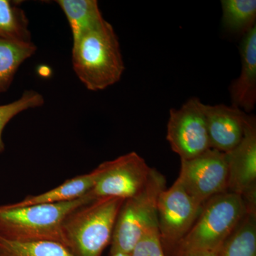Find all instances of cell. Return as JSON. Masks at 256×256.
I'll list each match as a JSON object with an SVG mask.
<instances>
[{
	"label": "cell",
	"mask_w": 256,
	"mask_h": 256,
	"mask_svg": "<svg viewBox=\"0 0 256 256\" xmlns=\"http://www.w3.org/2000/svg\"><path fill=\"white\" fill-rule=\"evenodd\" d=\"M72 62L77 77L90 92L106 90L118 82L126 68L112 25L104 20L74 42Z\"/></svg>",
	"instance_id": "obj_1"
},
{
	"label": "cell",
	"mask_w": 256,
	"mask_h": 256,
	"mask_svg": "<svg viewBox=\"0 0 256 256\" xmlns=\"http://www.w3.org/2000/svg\"><path fill=\"white\" fill-rule=\"evenodd\" d=\"M94 201L86 196L74 201L18 206H0V236L15 242L48 240L66 245L63 225L69 214Z\"/></svg>",
	"instance_id": "obj_2"
},
{
	"label": "cell",
	"mask_w": 256,
	"mask_h": 256,
	"mask_svg": "<svg viewBox=\"0 0 256 256\" xmlns=\"http://www.w3.org/2000/svg\"><path fill=\"white\" fill-rule=\"evenodd\" d=\"M126 200L98 198L79 207L66 218V245L75 256H102L112 242L114 226Z\"/></svg>",
	"instance_id": "obj_3"
},
{
	"label": "cell",
	"mask_w": 256,
	"mask_h": 256,
	"mask_svg": "<svg viewBox=\"0 0 256 256\" xmlns=\"http://www.w3.org/2000/svg\"><path fill=\"white\" fill-rule=\"evenodd\" d=\"M254 208L256 206L249 205L245 198L232 192L212 197L204 204L200 216L174 256L220 248L248 212Z\"/></svg>",
	"instance_id": "obj_4"
},
{
	"label": "cell",
	"mask_w": 256,
	"mask_h": 256,
	"mask_svg": "<svg viewBox=\"0 0 256 256\" xmlns=\"http://www.w3.org/2000/svg\"><path fill=\"white\" fill-rule=\"evenodd\" d=\"M166 183L164 175L152 169L144 188L134 196L124 200L114 226L110 256L118 252L130 255L144 235L159 230L158 200L162 192L166 190Z\"/></svg>",
	"instance_id": "obj_5"
},
{
	"label": "cell",
	"mask_w": 256,
	"mask_h": 256,
	"mask_svg": "<svg viewBox=\"0 0 256 256\" xmlns=\"http://www.w3.org/2000/svg\"><path fill=\"white\" fill-rule=\"evenodd\" d=\"M203 206L186 192L178 178L169 190L162 192L158 204V229L166 256H175Z\"/></svg>",
	"instance_id": "obj_6"
},
{
	"label": "cell",
	"mask_w": 256,
	"mask_h": 256,
	"mask_svg": "<svg viewBox=\"0 0 256 256\" xmlns=\"http://www.w3.org/2000/svg\"><path fill=\"white\" fill-rule=\"evenodd\" d=\"M205 108L193 98L180 109L170 110L166 139L181 160H191L212 149Z\"/></svg>",
	"instance_id": "obj_7"
},
{
	"label": "cell",
	"mask_w": 256,
	"mask_h": 256,
	"mask_svg": "<svg viewBox=\"0 0 256 256\" xmlns=\"http://www.w3.org/2000/svg\"><path fill=\"white\" fill-rule=\"evenodd\" d=\"M178 180L197 202L204 205L212 197L228 192L226 154L210 149L191 160H181Z\"/></svg>",
	"instance_id": "obj_8"
},
{
	"label": "cell",
	"mask_w": 256,
	"mask_h": 256,
	"mask_svg": "<svg viewBox=\"0 0 256 256\" xmlns=\"http://www.w3.org/2000/svg\"><path fill=\"white\" fill-rule=\"evenodd\" d=\"M104 164L102 174L88 193L94 200L106 197L127 200L134 196L146 186L152 169L134 152Z\"/></svg>",
	"instance_id": "obj_9"
},
{
	"label": "cell",
	"mask_w": 256,
	"mask_h": 256,
	"mask_svg": "<svg viewBox=\"0 0 256 256\" xmlns=\"http://www.w3.org/2000/svg\"><path fill=\"white\" fill-rule=\"evenodd\" d=\"M226 154L228 192L240 195L249 205L256 206V124L249 116L245 134L238 146Z\"/></svg>",
	"instance_id": "obj_10"
},
{
	"label": "cell",
	"mask_w": 256,
	"mask_h": 256,
	"mask_svg": "<svg viewBox=\"0 0 256 256\" xmlns=\"http://www.w3.org/2000/svg\"><path fill=\"white\" fill-rule=\"evenodd\" d=\"M210 148L228 153L242 142L249 116L234 106L206 105Z\"/></svg>",
	"instance_id": "obj_11"
},
{
	"label": "cell",
	"mask_w": 256,
	"mask_h": 256,
	"mask_svg": "<svg viewBox=\"0 0 256 256\" xmlns=\"http://www.w3.org/2000/svg\"><path fill=\"white\" fill-rule=\"evenodd\" d=\"M242 72L230 87L232 106L246 114L256 104V26L244 34L240 44Z\"/></svg>",
	"instance_id": "obj_12"
},
{
	"label": "cell",
	"mask_w": 256,
	"mask_h": 256,
	"mask_svg": "<svg viewBox=\"0 0 256 256\" xmlns=\"http://www.w3.org/2000/svg\"><path fill=\"white\" fill-rule=\"evenodd\" d=\"M104 170V164L102 163L88 174L70 178L50 191L36 196H28L14 204L25 206L40 204L63 203L79 200L86 196L92 191Z\"/></svg>",
	"instance_id": "obj_13"
},
{
	"label": "cell",
	"mask_w": 256,
	"mask_h": 256,
	"mask_svg": "<svg viewBox=\"0 0 256 256\" xmlns=\"http://www.w3.org/2000/svg\"><path fill=\"white\" fill-rule=\"evenodd\" d=\"M36 50L32 42L25 43L0 38V94L8 92L18 69Z\"/></svg>",
	"instance_id": "obj_14"
},
{
	"label": "cell",
	"mask_w": 256,
	"mask_h": 256,
	"mask_svg": "<svg viewBox=\"0 0 256 256\" xmlns=\"http://www.w3.org/2000/svg\"><path fill=\"white\" fill-rule=\"evenodd\" d=\"M56 2L66 16L73 42L104 20L96 0H58Z\"/></svg>",
	"instance_id": "obj_15"
},
{
	"label": "cell",
	"mask_w": 256,
	"mask_h": 256,
	"mask_svg": "<svg viewBox=\"0 0 256 256\" xmlns=\"http://www.w3.org/2000/svg\"><path fill=\"white\" fill-rule=\"evenodd\" d=\"M218 256H256V208L248 212L224 242Z\"/></svg>",
	"instance_id": "obj_16"
},
{
	"label": "cell",
	"mask_w": 256,
	"mask_h": 256,
	"mask_svg": "<svg viewBox=\"0 0 256 256\" xmlns=\"http://www.w3.org/2000/svg\"><path fill=\"white\" fill-rule=\"evenodd\" d=\"M30 22L18 3L0 0V38L8 41L32 42Z\"/></svg>",
	"instance_id": "obj_17"
},
{
	"label": "cell",
	"mask_w": 256,
	"mask_h": 256,
	"mask_svg": "<svg viewBox=\"0 0 256 256\" xmlns=\"http://www.w3.org/2000/svg\"><path fill=\"white\" fill-rule=\"evenodd\" d=\"M224 26L234 33L244 34L256 26V0H222Z\"/></svg>",
	"instance_id": "obj_18"
},
{
	"label": "cell",
	"mask_w": 256,
	"mask_h": 256,
	"mask_svg": "<svg viewBox=\"0 0 256 256\" xmlns=\"http://www.w3.org/2000/svg\"><path fill=\"white\" fill-rule=\"evenodd\" d=\"M0 256H75L60 242L40 240L21 242L0 236Z\"/></svg>",
	"instance_id": "obj_19"
},
{
	"label": "cell",
	"mask_w": 256,
	"mask_h": 256,
	"mask_svg": "<svg viewBox=\"0 0 256 256\" xmlns=\"http://www.w3.org/2000/svg\"><path fill=\"white\" fill-rule=\"evenodd\" d=\"M44 104V98L42 94L34 90H28L18 100L8 105L0 106V154L5 150L3 131L10 121L24 111L42 107Z\"/></svg>",
	"instance_id": "obj_20"
},
{
	"label": "cell",
	"mask_w": 256,
	"mask_h": 256,
	"mask_svg": "<svg viewBox=\"0 0 256 256\" xmlns=\"http://www.w3.org/2000/svg\"><path fill=\"white\" fill-rule=\"evenodd\" d=\"M130 256H166L160 240L159 230L144 235L136 244Z\"/></svg>",
	"instance_id": "obj_21"
},
{
	"label": "cell",
	"mask_w": 256,
	"mask_h": 256,
	"mask_svg": "<svg viewBox=\"0 0 256 256\" xmlns=\"http://www.w3.org/2000/svg\"><path fill=\"white\" fill-rule=\"evenodd\" d=\"M220 248L214 250L190 252V254H186V255L183 256H218Z\"/></svg>",
	"instance_id": "obj_22"
},
{
	"label": "cell",
	"mask_w": 256,
	"mask_h": 256,
	"mask_svg": "<svg viewBox=\"0 0 256 256\" xmlns=\"http://www.w3.org/2000/svg\"><path fill=\"white\" fill-rule=\"evenodd\" d=\"M110 256H130V255H129V254H122V252H118V254H116Z\"/></svg>",
	"instance_id": "obj_23"
}]
</instances>
